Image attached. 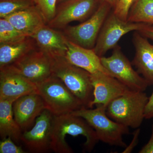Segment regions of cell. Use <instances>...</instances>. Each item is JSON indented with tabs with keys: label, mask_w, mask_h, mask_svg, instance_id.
<instances>
[{
	"label": "cell",
	"mask_w": 153,
	"mask_h": 153,
	"mask_svg": "<svg viewBox=\"0 0 153 153\" xmlns=\"http://www.w3.org/2000/svg\"><path fill=\"white\" fill-rule=\"evenodd\" d=\"M66 135H82L85 138V150L91 152L99 141L94 129L84 119L71 114L55 116L51 149L57 153H71L73 151L66 143Z\"/></svg>",
	"instance_id": "1"
},
{
	"label": "cell",
	"mask_w": 153,
	"mask_h": 153,
	"mask_svg": "<svg viewBox=\"0 0 153 153\" xmlns=\"http://www.w3.org/2000/svg\"><path fill=\"white\" fill-rule=\"evenodd\" d=\"M149 97L144 91L130 90L111 102L106 107L108 117L117 123L138 128L144 118Z\"/></svg>",
	"instance_id": "2"
},
{
	"label": "cell",
	"mask_w": 153,
	"mask_h": 153,
	"mask_svg": "<svg viewBox=\"0 0 153 153\" xmlns=\"http://www.w3.org/2000/svg\"><path fill=\"white\" fill-rule=\"evenodd\" d=\"M52 60V75L62 80L83 106L90 108L94 88L90 73L71 64L65 57H54Z\"/></svg>",
	"instance_id": "3"
},
{
	"label": "cell",
	"mask_w": 153,
	"mask_h": 153,
	"mask_svg": "<svg viewBox=\"0 0 153 153\" xmlns=\"http://www.w3.org/2000/svg\"><path fill=\"white\" fill-rule=\"evenodd\" d=\"M106 109V106L102 105L94 109L83 107L71 114L85 120L95 131L99 140L110 146L126 147L123 137L129 133V128L108 117Z\"/></svg>",
	"instance_id": "4"
},
{
	"label": "cell",
	"mask_w": 153,
	"mask_h": 153,
	"mask_svg": "<svg viewBox=\"0 0 153 153\" xmlns=\"http://www.w3.org/2000/svg\"><path fill=\"white\" fill-rule=\"evenodd\" d=\"M37 93L41 96L46 109L54 115L71 114L83 106L58 77L53 75L36 84Z\"/></svg>",
	"instance_id": "5"
},
{
	"label": "cell",
	"mask_w": 153,
	"mask_h": 153,
	"mask_svg": "<svg viewBox=\"0 0 153 153\" xmlns=\"http://www.w3.org/2000/svg\"><path fill=\"white\" fill-rule=\"evenodd\" d=\"M111 7L101 2L91 16L79 25L65 28L66 38L74 43L87 49H93Z\"/></svg>",
	"instance_id": "6"
},
{
	"label": "cell",
	"mask_w": 153,
	"mask_h": 153,
	"mask_svg": "<svg viewBox=\"0 0 153 153\" xmlns=\"http://www.w3.org/2000/svg\"><path fill=\"white\" fill-rule=\"evenodd\" d=\"M101 63L111 76L132 90L144 91L149 82L139 73L135 71L131 62L117 46L108 57H100Z\"/></svg>",
	"instance_id": "7"
},
{
	"label": "cell",
	"mask_w": 153,
	"mask_h": 153,
	"mask_svg": "<svg viewBox=\"0 0 153 153\" xmlns=\"http://www.w3.org/2000/svg\"><path fill=\"white\" fill-rule=\"evenodd\" d=\"M146 24L124 21L112 12L110 13L99 34L93 50L99 57L113 49L123 36L131 31H139Z\"/></svg>",
	"instance_id": "8"
},
{
	"label": "cell",
	"mask_w": 153,
	"mask_h": 153,
	"mask_svg": "<svg viewBox=\"0 0 153 153\" xmlns=\"http://www.w3.org/2000/svg\"><path fill=\"white\" fill-rule=\"evenodd\" d=\"M100 0H66L57 4L55 16L47 25L63 29L74 21L82 22L91 16L101 4Z\"/></svg>",
	"instance_id": "9"
},
{
	"label": "cell",
	"mask_w": 153,
	"mask_h": 153,
	"mask_svg": "<svg viewBox=\"0 0 153 153\" xmlns=\"http://www.w3.org/2000/svg\"><path fill=\"white\" fill-rule=\"evenodd\" d=\"M54 115L45 109L36 118L33 128L22 134L21 140L32 153H46L51 150Z\"/></svg>",
	"instance_id": "10"
},
{
	"label": "cell",
	"mask_w": 153,
	"mask_h": 153,
	"mask_svg": "<svg viewBox=\"0 0 153 153\" xmlns=\"http://www.w3.org/2000/svg\"><path fill=\"white\" fill-rule=\"evenodd\" d=\"M10 66L36 85L52 75V58L38 47Z\"/></svg>",
	"instance_id": "11"
},
{
	"label": "cell",
	"mask_w": 153,
	"mask_h": 153,
	"mask_svg": "<svg viewBox=\"0 0 153 153\" xmlns=\"http://www.w3.org/2000/svg\"><path fill=\"white\" fill-rule=\"evenodd\" d=\"M36 85L12 66L0 68V99L16 101L19 97L37 92Z\"/></svg>",
	"instance_id": "12"
},
{
	"label": "cell",
	"mask_w": 153,
	"mask_h": 153,
	"mask_svg": "<svg viewBox=\"0 0 153 153\" xmlns=\"http://www.w3.org/2000/svg\"><path fill=\"white\" fill-rule=\"evenodd\" d=\"M91 79L94 88V99L90 108L100 105L107 107L115 99L131 90L116 78L102 72L91 74Z\"/></svg>",
	"instance_id": "13"
},
{
	"label": "cell",
	"mask_w": 153,
	"mask_h": 153,
	"mask_svg": "<svg viewBox=\"0 0 153 153\" xmlns=\"http://www.w3.org/2000/svg\"><path fill=\"white\" fill-rule=\"evenodd\" d=\"M46 109L45 103L37 92L19 97L13 102L15 120L22 131H27L41 113Z\"/></svg>",
	"instance_id": "14"
},
{
	"label": "cell",
	"mask_w": 153,
	"mask_h": 153,
	"mask_svg": "<svg viewBox=\"0 0 153 153\" xmlns=\"http://www.w3.org/2000/svg\"><path fill=\"white\" fill-rule=\"evenodd\" d=\"M65 57L71 64L84 69L91 74L101 72L111 75L102 65L100 57L93 49L84 48L68 39Z\"/></svg>",
	"instance_id": "15"
},
{
	"label": "cell",
	"mask_w": 153,
	"mask_h": 153,
	"mask_svg": "<svg viewBox=\"0 0 153 153\" xmlns=\"http://www.w3.org/2000/svg\"><path fill=\"white\" fill-rule=\"evenodd\" d=\"M39 49L52 58L65 57L68 38L65 35L45 25L32 36Z\"/></svg>",
	"instance_id": "16"
},
{
	"label": "cell",
	"mask_w": 153,
	"mask_h": 153,
	"mask_svg": "<svg viewBox=\"0 0 153 153\" xmlns=\"http://www.w3.org/2000/svg\"><path fill=\"white\" fill-rule=\"evenodd\" d=\"M132 41L135 49L133 64L149 85H153V45L138 31L134 33Z\"/></svg>",
	"instance_id": "17"
},
{
	"label": "cell",
	"mask_w": 153,
	"mask_h": 153,
	"mask_svg": "<svg viewBox=\"0 0 153 153\" xmlns=\"http://www.w3.org/2000/svg\"><path fill=\"white\" fill-rule=\"evenodd\" d=\"M5 18L17 30L29 37H32L46 25L41 12L35 5L13 13Z\"/></svg>",
	"instance_id": "18"
},
{
	"label": "cell",
	"mask_w": 153,
	"mask_h": 153,
	"mask_svg": "<svg viewBox=\"0 0 153 153\" xmlns=\"http://www.w3.org/2000/svg\"><path fill=\"white\" fill-rule=\"evenodd\" d=\"M37 47L36 41L31 37L12 43H0V68L13 65Z\"/></svg>",
	"instance_id": "19"
},
{
	"label": "cell",
	"mask_w": 153,
	"mask_h": 153,
	"mask_svg": "<svg viewBox=\"0 0 153 153\" xmlns=\"http://www.w3.org/2000/svg\"><path fill=\"white\" fill-rule=\"evenodd\" d=\"M15 101L0 99V136L2 139L10 137L17 142L21 140L22 131L14 118L13 105Z\"/></svg>",
	"instance_id": "20"
},
{
	"label": "cell",
	"mask_w": 153,
	"mask_h": 153,
	"mask_svg": "<svg viewBox=\"0 0 153 153\" xmlns=\"http://www.w3.org/2000/svg\"><path fill=\"white\" fill-rule=\"evenodd\" d=\"M127 21L153 25V0H136L130 10Z\"/></svg>",
	"instance_id": "21"
},
{
	"label": "cell",
	"mask_w": 153,
	"mask_h": 153,
	"mask_svg": "<svg viewBox=\"0 0 153 153\" xmlns=\"http://www.w3.org/2000/svg\"><path fill=\"white\" fill-rule=\"evenodd\" d=\"M27 36L11 24L5 18L0 19V43H10L23 40Z\"/></svg>",
	"instance_id": "22"
},
{
	"label": "cell",
	"mask_w": 153,
	"mask_h": 153,
	"mask_svg": "<svg viewBox=\"0 0 153 153\" xmlns=\"http://www.w3.org/2000/svg\"><path fill=\"white\" fill-rule=\"evenodd\" d=\"M34 0H0V18L35 5Z\"/></svg>",
	"instance_id": "23"
},
{
	"label": "cell",
	"mask_w": 153,
	"mask_h": 153,
	"mask_svg": "<svg viewBox=\"0 0 153 153\" xmlns=\"http://www.w3.org/2000/svg\"><path fill=\"white\" fill-rule=\"evenodd\" d=\"M35 5L43 16L46 24L51 22L55 16L57 0H34Z\"/></svg>",
	"instance_id": "24"
},
{
	"label": "cell",
	"mask_w": 153,
	"mask_h": 153,
	"mask_svg": "<svg viewBox=\"0 0 153 153\" xmlns=\"http://www.w3.org/2000/svg\"><path fill=\"white\" fill-rule=\"evenodd\" d=\"M136 0H118L114 8L113 13L120 19L127 21L129 13Z\"/></svg>",
	"instance_id": "25"
},
{
	"label": "cell",
	"mask_w": 153,
	"mask_h": 153,
	"mask_svg": "<svg viewBox=\"0 0 153 153\" xmlns=\"http://www.w3.org/2000/svg\"><path fill=\"white\" fill-rule=\"evenodd\" d=\"M10 137L2 139L0 142L1 153H25L26 152L22 147L19 146L14 143Z\"/></svg>",
	"instance_id": "26"
},
{
	"label": "cell",
	"mask_w": 153,
	"mask_h": 153,
	"mask_svg": "<svg viewBox=\"0 0 153 153\" xmlns=\"http://www.w3.org/2000/svg\"><path fill=\"white\" fill-rule=\"evenodd\" d=\"M144 118L146 119H153V92L149 97L145 108Z\"/></svg>",
	"instance_id": "27"
},
{
	"label": "cell",
	"mask_w": 153,
	"mask_h": 153,
	"mask_svg": "<svg viewBox=\"0 0 153 153\" xmlns=\"http://www.w3.org/2000/svg\"><path fill=\"white\" fill-rule=\"evenodd\" d=\"M138 32L148 39L153 40V25L146 24L142 29Z\"/></svg>",
	"instance_id": "28"
},
{
	"label": "cell",
	"mask_w": 153,
	"mask_h": 153,
	"mask_svg": "<svg viewBox=\"0 0 153 153\" xmlns=\"http://www.w3.org/2000/svg\"><path fill=\"white\" fill-rule=\"evenodd\" d=\"M140 153H153V125L152 127V133L150 139L147 143L140 150Z\"/></svg>",
	"instance_id": "29"
},
{
	"label": "cell",
	"mask_w": 153,
	"mask_h": 153,
	"mask_svg": "<svg viewBox=\"0 0 153 153\" xmlns=\"http://www.w3.org/2000/svg\"><path fill=\"white\" fill-rule=\"evenodd\" d=\"M118 1V0H100L101 2L106 3L113 8L117 4Z\"/></svg>",
	"instance_id": "30"
},
{
	"label": "cell",
	"mask_w": 153,
	"mask_h": 153,
	"mask_svg": "<svg viewBox=\"0 0 153 153\" xmlns=\"http://www.w3.org/2000/svg\"><path fill=\"white\" fill-rule=\"evenodd\" d=\"M65 1H66V0H57V4H59V3Z\"/></svg>",
	"instance_id": "31"
}]
</instances>
